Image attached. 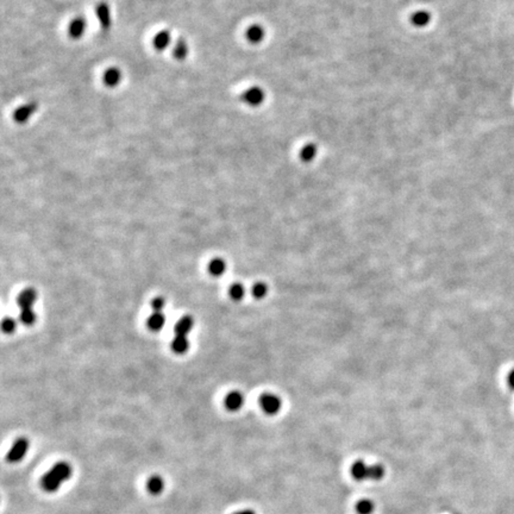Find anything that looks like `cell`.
Instances as JSON below:
<instances>
[{
	"label": "cell",
	"mask_w": 514,
	"mask_h": 514,
	"mask_svg": "<svg viewBox=\"0 0 514 514\" xmlns=\"http://www.w3.org/2000/svg\"><path fill=\"white\" fill-rule=\"evenodd\" d=\"M171 348L175 354H185L190 349V341H188L187 336H175L174 340L171 343Z\"/></svg>",
	"instance_id": "2e32d148"
},
{
	"label": "cell",
	"mask_w": 514,
	"mask_h": 514,
	"mask_svg": "<svg viewBox=\"0 0 514 514\" xmlns=\"http://www.w3.org/2000/svg\"><path fill=\"white\" fill-rule=\"evenodd\" d=\"M259 407L267 415H275L281 411L282 400L274 393H264L259 396Z\"/></svg>",
	"instance_id": "3957f363"
},
{
	"label": "cell",
	"mask_w": 514,
	"mask_h": 514,
	"mask_svg": "<svg viewBox=\"0 0 514 514\" xmlns=\"http://www.w3.org/2000/svg\"><path fill=\"white\" fill-rule=\"evenodd\" d=\"M30 447V443L25 437H21L17 441L13 443V445L11 447V449L6 455V461L10 463H18L21 459L24 458V456L26 455Z\"/></svg>",
	"instance_id": "277c9868"
},
{
	"label": "cell",
	"mask_w": 514,
	"mask_h": 514,
	"mask_svg": "<svg viewBox=\"0 0 514 514\" xmlns=\"http://www.w3.org/2000/svg\"><path fill=\"white\" fill-rule=\"evenodd\" d=\"M171 34H169V31L163 30V31L157 32V34L155 35L154 40H152V44H154V48L156 49L157 51H163L171 44Z\"/></svg>",
	"instance_id": "4fadbf2b"
},
{
	"label": "cell",
	"mask_w": 514,
	"mask_h": 514,
	"mask_svg": "<svg viewBox=\"0 0 514 514\" xmlns=\"http://www.w3.org/2000/svg\"><path fill=\"white\" fill-rule=\"evenodd\" d=\"M375 511V504L369 499H362L356 504V512L358 514H373Z\"/></svg>",
	"instance_id": "603a6c76"
},
{
	"label": "cell",
	"mask_w": 514,
	"mask_h": 514,
	"mask_svg": "<svg viewBox=\"0 0 514 514\" xmlns=\"http://www.w3.org/2000/svg\"><path fill=\"white\" fill-rule=\"evenodd\" d=\"M37 300V292L32 288L24 289L17 298V305L21 310L31 308Z\"/></svg>",
	"instance_id": "9c48e42d"
},
{
	"label": "cell",
	"mask_w": 514,
	"mask_h": 514,
	"mask_svg": "<svg viewBox=\"0 0 514 514\" xmlns=\"http://www.w3.org/2000/svg\"><path fill=\"white\" fill-rule=\"evenodd\" d=\"M264 36H266V31H264L263 26L258 25V24H254V25L249 26L247 32H245V37L253 44L261 43L264 40Z\"/></svg>",
	"instance_id": "8fae6325"
},
{
	"label": "cell",
	"mask_w": 514,
	"mask_h": 514,
	"mask_svg": "<svg viewBox=\"0 0 514 514\" xmlns=\"http://www.w3.org/2000/svg\"><path fill=\"white\" fill-rule=\"evenodd\" d=\"M244 400H245L244 395H243L240 392L235 390V392L229 393V394L225 396L224 404H225L226 409H229V411H231V412H237L243 407V405H244Z\"/></svg>",
	"instance_id": "52a82bcc"
},
{
	"label": "cell",
	"mask_w": 514,
	"mask_h": 514,
	"mask_svg": "<svg viewBox=\"0 0 514 514\" xmlns=\"http://www.w3.org/2000/svg\"><path fill=\"white\" fill-rule=\"evenodd\" d=\"M37 108H38V104L35 103V101L24 104L23 106H21V107H18L17 110L15 111V113H13V118H15V120L17 123L23 124V123L28 122V120L31 118L32 114L37 111Z\"/></svg>",
	"instance_id": "8992f818"
},
{
	"label": "cell",
	"mask_w": 514,
	"mask_h": 514,
	"mask_svg": "<svg viewBox=\"0 0 514 514\" xmlns=\"http://www.w3.org/2000/svg\"><path fill=\"white\" fill-rule=\"evenodd\" d=\"M240 98H242V100L244 101L247 105L251 106V107H257V106L261 105L264 99H266V94H264V91L261 87L255 86L247 89V91L243 93Z\"/></svg>",
	"instance_id": "5b68a950"
},
{
	"label": "cell",
	"mask_w": 514,
	"mask_h": 514,
	"mask_svg": "<svg viewBox=\"0 0 514 514\" xmlns=\"http://www.w3.org/2000/svg\"><path fill=\"white\" fill-rule=\"evenodd\" d=\"M86 28H87L86 19H85L84 17L74 18L73 21H70L69 28H68L69 36L73 37L74 40H78V38H80L85 34Z\"/></svg>",
	"instance_id": "30bf717a"
},
{
	"label": "cell",
	"mask_w": 514,
	"mask_h": 514,
	"mask_svg": "<svg viewBox=\"0 0 514 514\" xmlns=\"http://www.w3.org/2000/svg\"><path fill=\"white\" fill-rule=\"evenodd\" d=\"M122 80V72L116 67H111L104 73L103 81L107 87H116Z\"/></svg>",
	"instance_id": "7c38bea8"
},
{
	"label": "cell",
	"mask_w": 514,
	"mask_h": 514,
	"mask_svg": "<svg viewBox=\"0 0 514 514\" xmlns=\"http://www.w3.org/2000/svg\"><path fill=\"white\" fill-rule=\"evenodd\" d=\"M194 326V321L192 317L190 316H185L182 317L181 319H179L177 321L176 324H175V333L176 335H181V336H187L188 333L191 332L193 329Z\"/></svg>",
	"instance_id": "5bb4252c"
},
{
	"label": "cell",
	"mask_w": 514,
	"mask_h": 514,
	"mask_svg": "<svg viewBox=\"0 0 514 514\" xmlns=\"http://www.w3.org/2000/svg\"><path fill=\"white\" fill-rule=\"evenodd\" d=\"M229 295L232 300H235V301H239V300H242L245 295L244 286H243L242 283H238V282L234 283V285H231V287L229 288Z\"/></svg>",
	"instance_id": "cb8c5ba5"
},
{
	"label": "cell",
	"mask_w": 514,
	"mask_h": 514,
	"mask_svg": "<svg viewBox=\"0 0 514 514\" xmlns=\"http://www.w3.org/2000/svg\"><path fill=\"white\" fill-rule=\"evenodd\" d=\"M73 468L68 462H59L48 472L43 475L41 486L48 493L59 491L65 481L72 477Z\"/></svg>",
	"instance_id": "6da1fadb"
},
{
	"label": "cell",
	"mask_w": 514,
	"mask_h": 514,
	"mask_svg": "<svg viewBox=\"0 0 514 514\" xmlns=\"http://www.w3.org/2000/svg\"><path fill=\"white\" fill-rule=\"evenodd\" d=\"M317 154H318V148H317L316 144H306L300 150V158H301L302 162L310 163L313 160H316Z\"/></svg>",
	"instance_id": "d6986e66"
},
{
	"label": "cell",
	"mask_w": 514,
	"mask_h": 514,
	"mask_svg": "<svg viewBox=\"0 0 514 514\" xmlns=\"http://www.w3.org/2000/svg\"><path fill=\"white\" fill-rule=\"evenodd\" d=\"M232 514H256L253 510H242V511H236Z\"/></svg>",
	"instance_id": "f1b7e54d"
},
{
	"label": "cell",
	"mask_w": 514,
	"mask_h": 514,
	"mask_svg": "<svg viewBox=\"0 0 514 514\" xmlns=\"http://www.w3.org/2000/svg\"><path fill=\"white\" fill-rule=\"evenodd\" d=\"M19 321L21 324L26 325V326H31L36 321V313L31 308H23L21 310V314H19Z\"/></svg>",
	"instance_id": "7402d4cb"
},
{
	"label": "cell",
	"mask_w": 514,
	"mask_h": 514,
	"mask_svg": "<svg viewBox=\"0 0 514 514\" xmlns=\"http://www.w3.org/2000/svg\"><path fill=\"white\" fill-rule=\"evenodd\" d=\"M166 307V300L162 297L154 298L151 300V308L154 310V312H163Z\"/></svg>",
	"instance_id": "4316f807"
},
{
	"label": "cell",
	"mask_w": 514,
	"mask_h": 514,
	"mask_svg": "<svg viewBox=\"0 0 514 514\" xmlns=\"http://www.w3.org/2000/svg\"><path fill=\"white\" fill-rule=\"evenodd\" d=\"M187 54H188L187 43H186V41L184 40V38L180 37L179 40H177L176 44L174 45L173 55L175 59L177 60V61H184V60L186 59V56H187Z\"/></svg>",
	"instance_id": "44dd1931"
},
{
	"label": "cell",
	"mask_w": 514,
	"mask_h": 514,
	"mask_svg": "<svg viewBox=\"0 0 514 514\" xmlns=\"http://www.w3.org/2000/svg\"><path fill=\"white\" fill-rule=\"evenodd\" d=\"M166 325V316L163 312H154L148 319V327L151 331H161Z\"/></svg>",
	"instance_id": "e0dca14e"
},
{
	"label": "cell",
	"mask_w": 514,
	"mask_h": 514,
	"mask_svg": "<svg viewBox=\"0 0 514 514\" xmlns=\"http://www.w3.org/2000/svg\"><path fill=\"white\" fill-rule=\"evenodd\" d=\"M507 384H508V386H510L511 389L514 390V369H512V370H511V373L508 374Z\"/></svg>",
	"instance_id": "83f0119b"
},
{
	"label": "cell",
	"mask_w": 514,
	"mask_h": 514,
	"mask_svg": "<svg viewBox=\"0 0 514 514\" xmlns=\"http://www.w3.org/2000/svg\"><path fill=\"white\" fill-rule=\"evenodd\" d=\"M2 331H4L5 333H7V335H11L12 332H15L16 327H17V322H16V321L13 318H11V317H6V318L2 321Z\"/></svg>",
	"instance_id": "484cf974"
},
{
	"label": "cell",
	"mask_w": 514,
	"mask_h": 514,
	"mask_svg": "<svg viewBox=\"0 0 514 514\" xmlns=\"http://www.w3.org/2000/svg\"><path fill=\"white\" fill-rule=\"evenodd\" d=\"M226 263L224 259L214 258L209 263V273L214 278H219L225 273Z\"/></svg>",
	"instance_id": "ffe728a7"
},
{
	"label": "cell",
	"mask_w": 514,
	"mask_h": 514,
	"mask_svg": "<svg viewBox=\"0 0 514 514\" xmlns=\"http://www.w3.org/2000/svg\"><path fill=\"white\" fill-rule=\"evenodd\" d=\"M411 21L417 28H425L431 21L430 12H428V11H417V12L413 13V16H412Z\"/></svg>",
	"instance_id": "ac0fdd59"
},
{
	"label": "cell",
	"mask_w": 514,
	"mask_h": 514,
	"mask_svg": "<svg viewBox=\"0 0 514 514\" xmlns=\"http://www.w3.org/2000/svg\"><path fill=\"white\" fill-rule=\"evenodd\" d=\"M147 488L150 494H152V495H158V494L162 493L163 489H165V480H163V477H161L160 475H152V476L148 480Z\"/></svg>",
	"instance_id": "9a60e30c"
},
{
	"label": "cell",
	"mask_w": 514,
	"mask_h": 514,
	"mask_svg": "<svg viewBox=\"0 0 514 514\" xmlns=\"http://www.w3.org/2000/svg\"><path fill=\"white\" fill-rule=\"evenodd\" d=\"M95 13L99 19L101 28L104 30H108L111 26V11L110 6L106 2H99L95 7Z\"/></svg>",
	"instance_id": "ba28073f"
},
{
	"label": "cell",
	"mask_w": 514,
	"mask_h": 514,
	"mask_svg": "<svg viewBox=\"0 0 514 514\" xmlns=\"http://www.w3.org/2000/svg\"><path fill=\"white\" fill-rule=\"evenodd\" d=\"M268 291H269V288H268L267 283L256 282L255 285L253 286V289H251V293H253V297L255 298V299L261 300V299H264V298L267 297Z\"/></svg>",
	"instance_id": "d4e9b609"
},
{
	"label": "cell",
	"mask_w": 514,
	"mask_h": 514,
	"mask_svg": "<svg viewBox=\"0 0 514 514\" xmlns=\"http://www.w3.org/2000/svg\"><path fill=\"white\" fill-rule=\"evenodd\" d=\"M350 474L356 481H380L385 477L386 469L381 464H367L365 462L358 459L352 463Z\"/></svg>",
	"instance_id": "7a4b0ae2"
}]
</instances>
